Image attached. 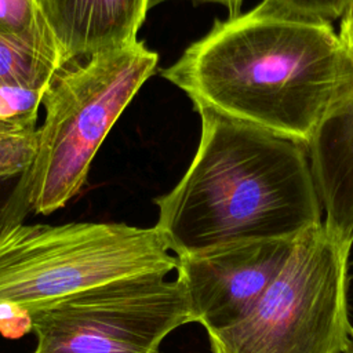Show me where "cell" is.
Wrapping results in <instances>:
<instances>
[{"label":"cell","mask_w":353,"mask_h":353,"mask_svg":"<svg viewBox=\"0 0 353 353\" xmlns=\"http://www.w3.org/2000/svg\"><path fill=\"white\" fill-rule=\"evenodd\" d=\"M161 76L193 105L307 146L353 94V47L328 22L250 10L215 21Z\"/></svg>","instance_id":"cell-1"},{"label":"cell","mask_w":353,"mask_h":353,"mask_svg":"<svg viewBox=\"0 0 353 353\" xmlns=\"http://www.w3.org/2000/svg\"><path fill=\"white\" fill-rule=\"evenodd\" d=\"M196 154L164 196L154 228L175 256L216 247L294 239L321 223L323 204L307 146L194 105Z\"/></svg>","instance_id":"cell-2"},{"label":"cell","mask_w":353,"mask_h":353,"mask_svg":"<svg viewBox=\"0 0 353 353\" xmlns=\"http://www.w3.org/2000/svg\"><path fill=\"white\" fill-rule=\"evenodd\" d=\"M176 256L152 228L116 222H23L0 236V332H30V314L113 280L168 274Z\"/></svg>","instance_id":"cell-3"},{"label":"cell","mask_w":353,"mask_h":353,"mask_svg":"<svg viewBox=\"0 0 353 353\" xmlns=\"http://www.w3.org/2000/svg\"><path fill=\"white\" fill-rule=\"evenodd\" d=\"M157 62V54L138 40L55 73L41 102L46 117L30 168L32 211L51 214L80 192L99 146Z\"/></svg>","instance_id":"cell-4"},{"label":"cell","mask_w":353,"mask_h":353,"mask_svg":"<svg viewBox=\"0 0 353 353\" xmlns=\"http://www.w3.org/2000/svg\"><path fill=\"white\" fill-rule=\"evenodd\" d=\"M350 250L317 223L240 323L208 334L212 353H342L353 327L346 285Z\"/></svg>","instance_id":"cell-5"},{"label":"cell","mask_w":353,"mask_h":353,"mask_svg":"<svg viewBox=\"0 0 353 353\" xmlns=\"http://www.w3.org/2000/svg\"><path fill=\"white\" fill-rule=\"evenodd\" d=\"M29 320L32 353H159L164 338L193 316L179 281L153 273L76 292Z\"/></svg>","instance_id":"cell-6"},{"label":"cell","mask_w":353,"mask_h":353,"mask_svg":"<svg viewBox=\"0 0 353 353\" xmlns=\"http://www.w3.org/2000/svg\"><path fill=\"white\" fill-rule=\"evenodd\" d=\"M295 239L255 240L176 256L193 323L207 334L240 323L285 265Z\"/></svg>","instance_id":"cell-7"},{"label":"cell","mask_w":353,"mask_h":353,"mask_svg":"<svg viewBox=\"0 0 353 353\" xmlns=\"http://www.w3.org/2000/svg\"><path fill=\"white\" fill-rule=\"evenodd\" d=\"M62 66L138 41L153 0H37Z\"/></svg>","instance_id":"cell-8"},{"label":"cell","mask_w":353,"mask_h":353,"mask_svg":"<svg viewBox=\"0 0 353 353\" xmlns=\"http://www.w3.org/2000/svg\"><path fill=\"white\" fill-rule=\"evenodd\" d=\"M325 229L353 245V94L317 128L307 143Z\"/></svg>","instance_id":"cell-9"},{"label":"cell","mask_w":353,"mask_h":353,"mask_svg":"<svg viewBox=\"0 0 353 353\" xmlns=\"http://www.w3.org/2000/svg\"><path fill=\"white\" fill-rule=\"evenodd\" d=\"M0 36L25 44L63 68L37 0H0Z\"/></svg>","instance_id":"cell-10"},{"label":"cell","mask_w":353,"mask_h":353,"mask_svg":"<svg viewBox=\"0 0 353 353\" xmlns=\"http://www.w3.org/2000/svg\"><path fill=\"white\" fill-rule=\"evenodd\" d=\"M61 68L48 57L0 36V85L47 90Z\"/></svg>","instance_id":"cell-11"},{"label":"cell","mask_w":353,"mask_h":353,"mask_svg":"<svg viewBox=\"0 0 353 353\" xmlns=\"http://www.w3.org/2000/svg\"><path fill=\"white\" fill-rule=\"evenodd\" d=\"M39 128L0 124V178L29 171L37 157Z\"/></svg>","instance_id":"cell-12"},{"label":"cell","mask_w":353,"mask_h":353,"mask_svg":"<svg viewBox=\"0 0 353 353\" xmlns=\"http://www.w3.org/2000/svg\"><path fill=\"white\" fill-rule=\"evenodd\" d=\"M349 4L350 0H262L251 11L262 17L331 23L345 15Z\"/></svg>","instance_id":"cell-13"},{"label":"cell","mask_w":353,"mask_h":353,"mask_svg":"<svg viewBox=\"0 0 353 353\" xmlns=\"http://www.w3.org/2000/svg\"><path fill=\"white\" fill-rule=\"evenodd\" d=\"M44 92L21 85H0V124L36 127Z\"/></svg>","instance_id":"cell-14"},{"label":"cell","mask_w":353,"mask_h":353,"mask_svg":"<svg viewBox=\"0 0 353 353\" xmlns=\"http://www.w3.org/2000/svg\"><path fill=\"white\" fill-rule=\"evenodd\" d=\"M30 210V170L0 178V236L22 223Z\"/></svg>","instance_id":"cell-15"},{"label":"cell","mask_w":353,"mask_h":353,"mask_svg":"<svg viewBox=\"0 0 353 353\" xmlns=\"http://www.w3.org/2000/svg\"><path fill=\"white\" fill-rule=\"evenodd\" d=\"M339 34L350 47H353V0H350L346 12L342 17Z\"/></svg>","instance_id":"cell-16"},{"label":"cell","mask_w":353,"mask_h":353,"mask_svg":"<svg viewBox=\"0 0 353 353\" xmlns=\"http://www.w3.org/2000/svg\"><path fill=\"white\" fill-rule=\"evenodd\" d=\"M157 1H163V0H153L152 6ZM207 1H216V3L223 4L229 10V18H233V17H237L241 14L240 10H241L243 0H207Z\"/></svg>","instance_id":"cell-17"},{"label":"cell","mask_w":353,"mask_h":353,"mask_svg":"<svg viewBox=\"0 0 353 353\" xmlns=\"http://www.w3.org/2000/svg\"><path fill=\"white\" fill-rule=\"evenodd\" d=\"M342 353H353V330L349 334V338L346 341V345H345Z\"/></svg>","instance_id":"cell-18"}]
</instances>
